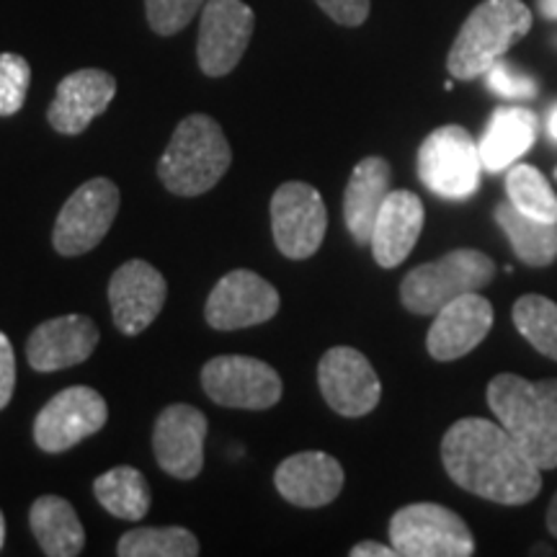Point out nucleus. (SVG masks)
I'll use <instances>...</instances> for the list:
<instances>
[{"label":"nucleus","instance_id":"f257e3e1","mask_svg":"<svg viewBox=\"0 0 557 557\" xmlns=\"http://www.w3.org/2000/svg\"><path fill=\"white\" fill-rule=\"evenodd\" d=\"M442 462L459 487L500 506H524L542 491V470L500 423L459 418L442 438Z\"/></svg>","mask_w":557,"mask_h":557},{"label":"nucleus","instance_id":"f03ea898","mask_svg":"<svg viewBox=\"0 0 557 557\" xmlns=\"http://www.w3.org/2000/svg\"><path fill=\"white\" fill-rule=\"evenodd\" d=\"M487 406L540 470L557 468V380L496 374L487 385Z\"/></svg>","mask_w":557,"mask_h":557},{"label":"nucleus","instance_id":"7ed1b4c3","mask_svg":"<svg viewBox=\"0 0 557 557\" xmlns=\"http://www.w3.org/2000/svg\"><path fill=\"white\" fill-rule=\"evenodd\" d=\"M233 163L225 132L212 116L191 114L178 122L169 148L158 163V176L171 194L199 197L218 186Z\"/></svg>","mask_w":557,"mask_h":557},{"label":"nucleus","instance_id":"20e7f679","mask_svg":"<svg viewBox=\"0 0 557 557\" xmlns=\"http://www.w3.org/2000/svg\"><path fill=\"white\" fill-rule=\"evenodd\" d=\"M532 29V11L521 0H483L465 18L455 45H451L447 70L451 78L472 81L485 75L493 62L504 58L521 37Z\"/></svg>","mask_w":557,"mask_h":557},{"label":"nucleus","instance_id":"39448f33","mask_svg":"<svg viewBox=\"0 0 557 557\" xmlns=\"http://www.w3.org/2000/svg\"><path fill=\"white\" fill-rule=\"evenodd\" d=\"M496 276L491 256L475 248H457L434 263L408 271L400 284V299L416 315H436L451 299L487 287Z\"/></svg>","mask_w":557,"mask_h":557},{"label":"nucleus","instance_id":"423d86ee","mask_svg":"<svg viewBox=\"0 0 557 557\" xmlns=\"http://www.w3.org/2000/svg\"><path fill=\"white\" fill-rule=\"evenodd\" d=\"M480 160L478 143L459 124L438 127L418 148V176L423 186L442 199H468L478 191Z\"/></svg>","mask_w":557,"mask_h":557},{"label":"nucleus","instance_id":"0eeeda50","mask_svg":"<svg viewBox=\"0 0 557 557\" xmlns=\"http://www.w3.org/2000/svg\"><path fill=\"white\" fill-rule=\"evenodd\" d=\"M389 545L400 557H470L475 537L462 517L438 504L403 506L389 519Z\"/></svg>","mask_w":557,"mask_h":557},{"label":"nucleus","instance_id":"6e6552de","mask_svg":"<svg viewBox=\"0 0 557 557\" xmlns=\"http://www.w3.org/2000/svg\"><path fill=\"white\" fill-rule=\"evenodd\" d=\"M120 212V189L109 178H90L60 209L52 246L60 256H83L107 238Z\"/></svg>","mask_w":557,"mask_h":557},{"label":"nucleus","instance_id":"1a4fd4ad","mask_svg":"<svg viewBox=\"0 0 557 557\" xmlns=\"http://www.w3.org/2000/svg\"><path fill=\"white\" fill-rule=\"evenodd\" d=\"M271 230L274 243L292 261L310 259L323 246L329 230V209L315 186L287 181L271 197Z\"/></svg>","mask_w":557,"mask_h":557},{"label":"nucleus","instance_id":"9d476101","mask_svg":"<svg viewBox=\"0 0 557 557\" xmlns=\"http://www.w3.org/2000/svg\"><path fill=\"white\" fill-rule=\"evenodd\" d=\"M201 387L218 406L243 410H267L276 406L284 393L274 367L240 354L209 359L201 369Z\"/></svg>","mask_w":557,"mask_h":557},{"label":"nucleus","instance_id":"9b49d317","mask_svg":"<svg viewBox=\"0 0 557 557\" xmlns=\"http://www.w3.org/2000/svg\"><path fill=\"white\" fill-rule=\"evenodd\" d=\"M256 16L243 0H207L201 9L197 60L209 78H225L238 67L253 37Z\"/></svg>","mask_w":557,"mask_h":557},{"label":"nucleus","instance_id":"f8f14e48","mask_svg":"<svg viewBox=\"0 0 557 557\" xmlns=\"http://www.w3.org/2000/svg\"><path fill=\"white\" fill-rule=\"evenodd\" d=\"M109 418L107 400L94 387L75 385L62 389L39 410L34 421V442L41 451L73 449L83 438L99 434Z\"/></svg>","mask_w":557,"mask_h":557},{"label":"nucleus","instance_id":"ddd939ff","mask_svg":"<svg viewBox=\"0 0 557 557\" xmlns=\"http://www.w3.org/2000/svg\"><path fill=\"white\" fill-rule=\"evenodd\" d=\"M274 284L248 269L230 271L209 292L205 318L214 331H238L267 323L278 312Z\"/></svg>","mask_w":557,"mask_h":557},{"label":"nucleus","instance_id":"4468645a","mask_svg":"<svg viewBox=\"0 0 557 557\" xmlns=\"http://www.w3.org/2000/svg\"><path fill=\"white\" fill-rule=\"evenodd\" d=\"M320 393L338 416L372 413L382 398V385L364 354L351 346H333L318 364Z\"/></svg>","mask_w":557,"mask_h":557},{"label":"nucleus","instance_id":"2eb2a0df","mask_svg":"<svg viewBox=\"0 0 557 557\" xmlns=\"http://www.w3.org/2000/svg\"><path fill=\"white\" fill-rule=\"evenodd\" d=\"M169 295L163 274L148 261L132 259L114 271L109 282V305L116 329L139 336L160 315Z\"/></svg>","mask_w":557,"mask_h":557},{"label":"nucleus","instance_id":"dca6fc26","mask_svg":"<svg viewBox=\"0 0 557 557\" xmlns=\"http://www.w3.org/2000/svg\"><path fill=\"white\" fill-rule=\"evenodd\" d=\"M207 416L199 408L169 406L158 416L152 431V449L163 472L178 480H194L205 468Z\"/></svg>","mask_w":557,"mask_h":557},{"label":"nucleus","instance_id":"f3484780","mask_svg":"<svg viewBox=\"0 0 557 557\" xmlns=\"http://www.w3.org/2000/svg\"><path fill=\"white\" fill-rule=\"evenodd\" d=\"M493 305L478 292L451 299L436 312L431 323L426 348L436 361H455L468 357L472 348L483 344L487 333L493 329Z\"/></svg>","mask_w":557,"mask_h":557},{"label":"nucleus","instance_id":"a211bd4d","mask_svg":"<svg viewBox=\"0 0 557 557\" xmlns=\"http://www.w3.org/2000/svg\"><path fill=\"white\" fill-rule=\"evenodd\" d=\"M116 96V78L107 70L83 67L60 81L47 120L60 135H81Z\"/></svg>","mask_w":557,"mask_h":557},{"label":"nucleus","instance_id":"6ab92c4d","mask_svg":"<svg viewBox=\"0 0 557 557\" xmlns=\"http://www.w3.org/2000/svg\"><path fill=\"white\" fill-rule=\"evenodd\" d=\"M99 346V329L88 315H60L37 325L26 341V359L37 372L83 364Z\"/></svg>","mask_w":557,"mask_h":557},{"label":"nucleus","instance_id":"aec40b11","mask_svg":"<svg viewBox=\"0 0 557 557\" xmlns=\"http://www.w3.org/2000/svg\"><path fill=\"white\" fill-rule=\"evenodd\" d=\"M344 480L341 462L325 451H299L284 459L274 472L278 496L302 508L329 506L338 498Z\"/></svg>","mask_w":557,"mask_h":557},{"label":"nucleus","instance_id":"412c9836","mask_svg":"<svg viewBox=\"0 0 557 557\" xmlns=\"http://www.w3.org/2000/svg\"><path fill=\"white\" fill-rule=\"evenodd\" d=\"M423 201L413 191H389L372 227L374 261L382 269H395L408 259L423 230Z\"/></svg>","mask_w":557,"mask_h":557},{"label":"nucleus","instance_id":"4be33fe9","mask_svg":"<svg viewBox=\"0 0 557 557\" xmlns=\"http://www.w3.org/2000/svg\"><path fill=\"white\" fill-rule=\"evenodd\" d=\"M389 181H393L389 163L377 156L359 160L357 169L351 171L344 194V220L359 246H369L372 240V227L389 194Z\"/></svg>","mask_w":557,"mask_h":557},{"label":"nucleus","instance_id":"5701e85b","mask_svg":"<svg viewBox=\"0 0 557 557\" xmlns=\"http://www.w3.org/2000/svg\"><path fill=\"white\" fill-rule=\"evenodd\" d=\"M537 114L524 107H498L487 120L478 150L485 171H506L537 143Z\"/></svg>","mask_w":557,"mask_h":557},{"label":"nucleus","instance_id":"b1692460","mask_svg":"<svg viewBox=\"0 0 557 557\" xmlns=\"http://www.w3.org/2000/svg\"><path fill=\"white\" fill-rule=\"evenodd\" d=\"M29 524L41 553L50 557H75L86 547V529L70 500L60 496H41L34 500Z\"/></svg>","mask_w":557,"mask_h":557},{"label":"nucleus","instance_id":"393cba45","mask_svg":"<svg viewBox=\"0 0 557 557\" xmlns=\"http://www.w3.org/2000/svg\"><path fill=\"white\" fill-rule=\"evenodd\" d=\"M496 222L527 267H549L557 259V222L529 218L508 199L496 207Z\"/></svg>","mask_w":557,"mask_h":557},{"label":"nucleus","instance_id":"a878e982","mask_svg":"<svg viewBox=\"0 0 557 557\" xmlns=\"http://www.w3.org/2000/svg\"><path fill=\"white\" fill-rule=\"evenodd\" d=\"M94 493L111 517L139 521L150 511V485L135 468H114L96 478Z\"/></svg>","mask_w":557,"mask_h":557},{"label":"nucleus","instance_id":"bb28decb","mask_svg":"<svg viewBox=\"0 0 557 557\" xmlns=\"http://www.w3.org/2000/svg\"><path fill=\"white\" fill-rule=\"evenodd\" d=\"M122 557H197L199 540L184 527L132 529L116 545Z\"/></svg>","mask_w":557,"mask_h":557},{"label":"nucleus","instance_id":"cd10ccee","mask_svg":"<svg viewBox=\"0 0 557 557\" xmlns=\"http://www.w3.org/2000/svg\"><path fill=\"white\" fill-rule=\"evenodd\" d=\"M508 201L529 214V218L557 222V197L549 181L542 176L540 169L529 163H517L506 176Z\"/></svg>","mask_w":557,"mask_h":557},{"label":"nucleus","instance_id":"c85d7f7f","mask_svg":"<svg viewBox=\"0 0 557 557\" xmlns=\"http://www.w3.org/2000/svg\"><path fill=\"white\" fill-rule=\"evenodd\" d=\"M511 318L529 344L557 361V302L542 295H524L513 305Z\"/></svg>","mask_w":557,"mask_h":557},{"label":"nucleus","instance_id":"c756f323","mask_svg":"<svg viewBox=\"0 0 557 557\" xmlns=\"http://www.w3.org/2000/svg\"><path fill=\"white\" fill-rule=\"evenodd\" d=\"M32 86V65L16 52L0 54V116H13L24 109Z\"/></svg>","mask_w":557,"mask_h":557},{"label":"nucleus","instance_id":"7c9ffc66","mask_svg":"<svg viewBox=\"0 0 557 557\" xmlns=\"http://www.w3.org/2000/svg\"><path fill=\"white\" fill-rule=\"evenodd\" d=\"M207 0H145L150 29L160 37H173L191 24Z\"/></svg>","mask_w":557,"mask_h":557},{"label":"nucleus","instance_id":"2f4dec72","mask_svg":"<svg viewBox=\"0 0 557 557\" xmlns=\"http://www.w3.org/2000/svg\"><path fill=\"white\" fill-rule=\"evenodd\" d=\"M487 88L504 99H534L537 96V81L519 73L517 67L504 62V58L493 62V67L485 73Z\"/></svg>","mask_w":557,"mask_h":557},{"label":"nucleus","instance_id":"473e14b6","mask_svg":"<svg viewBox=\"0 0 557 557\" xmlns=\"http://www.w3.org/2000/svg\"><path fill=\"white\" fill-rule=\"evenodd\" d=\"M341 26H361L369 18L372 0H315Z\"/></svg>","mask_w":557,"mask_h":557},{"label":"nucleus","instance_id":"72a5a7b5","mask_svg":"<svg viewBox=\"0 0 557 557\" xmlns=\"http://www.w3.org/2000/svg\"><path fill=\"white\" fill-rule=\"evenodd\" d=\"M16 389V357L9 336L0 331V410L9 406Z\"/></svg>","mask_w":557,"mask_h":557},{"label":"nucleus","instance_id":"f704fd0d","mask_svg":"<svg viewBox=\"0 0 557 557\" xmlns=\"http://www.w3.org/2000/svg\"><path fill=\"white\" fill-rule=\"evenodd\" d=\"M351 557H398V549L393 545H380V542H359L357 547H351Z\"/></svg>","mask_w":557,"mask_h":557},{"label":"nucleus","instance_id":"c9c22d12","mask_svg":"<svg viewBox=\"0 0 557 557\" xmlns=\"http://www.w3.org/2000/svg\"><path fill=\"white\" fill-rule=\"evenodd\" d=\"M537 9L545 18L557 21V0H537Z\"/></svg>","mask_w":557,"mask_h":557},{"label":"nucleus","instance_id":"e433bc0d","mask_svg":"<svg viewBox=\"0 0 557 557\" xmlns=\"http://www.w3.org/2000/svg\"><path fill=\"white\" fill-rule=\"evenodd\" d=\"M547 527H549V532L557 537V493H555L553 504H549V508H547Z\"/></svg>","mask_w":557,"mask_h":557},{"label":"nucleus","instance_id":"4c0bfd02","mask_svg":"<svg viewBox=\"0 0 557 557\" xmlns=\"http://www.w3.org/2000/svg\"><path fill=\"white\" fill-rule=\"evenodd\" d=\"M547 129H549V135H553V139H557V103H555V107H553V111H549Z\"/></svg>","mask_w":557,"mask_h":557},{"label":"nucleus","instance_id":"58836bf2","mask_svg":"<svg viewBox=\"0 0 557 557\" xmlns=\"http://www.w3.org/2000/svg\"><path fill=\"white\" fill-rule=\"evenodd\" d=\"M5 542V519H3V511H0V547H3Z\"/></svg>","mask_w":557,"mask_h":557},{"label":"nucleus","instance_id":"ea45409f","mask_svg":"<svg viewBox=\"0 0 557 557\" xmlns=\"http://www.w3.org/2000/svg\"><path fill=\"white\" fill-rule=\"evenodd\" d=\"M555 176H557V171H555Z\"/></svg>","mask_w":557,"mask_h":557}]
</instances>
